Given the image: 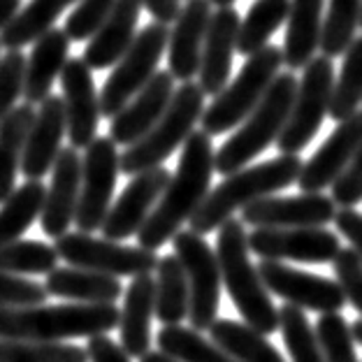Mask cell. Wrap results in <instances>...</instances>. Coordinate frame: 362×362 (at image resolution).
Instances as JSON below:
<instances>
[{
  "label": "cell",
  "instance_id": "obj_7",
  "mask_svg": "<svg viewBox=\"0 0 362 362\" xmlns=\"http://www.w3.org/2000/svg\"><path fill=\"white\" fill-rule=\"evenodd\" d=\"M281 65L284 54L274 45L262 47L260 52L249 56L235 81H230L218 95H214L211 105L202 112L200 121L204 133L209 137H216L240 126L258 107L262 95L272 86V81L279 77Z\"/></svg>",
  "mask_w": 362,
  "mask_h": 362
},
{
  "label": "cell",
  "instance_id": "obj_44",
  "mask_svg": "<svg viewBox=\"0 0 362 362\" xmlns=\"http://www.w3.org/2000/svg\"><path fill=\"white\" fill-rule=\"evenodd\" d=\"M45 284L40 286L30 279L5 274L0 272V307L7 309H19V307H37V304L47 302Z\"/></svg>",
  "mask_w": 362,
  "mask_h": 362
},
{
  "label": "cell",
  "instance_id": "obj_18",
  "mask_svg": "<svg viewBox=\"0 0 362 362\" xmlns=\"http://www.w3.org/2000/svg\"><path fill=\"white\" fill-rule=\"evenodd\" d=\"M362 146V110L351 114L349 119L337 123L330 137L320 144V149L302 163L298 186L302 193H320L332 186L334 179L341 175L353 156Z\"/></svg>",
  "mask_w": 362,
  "mask_h": 362
},
{
  "label": "cell",
  "instance_id": "obj_45",
  "mask_svg": "<svg viewBox=\"0 0 362 362\" xmlns=\"http://www.w3.org/2000/svg\"><path fill=\"white\" fill-rule=\"evenodd\" d=\"M337 284L353 309L362 314V260L353 249H341L332 262Z\"/></svg>",
  "mask_w": 362,
  "mask_h": 362
},
{
  "label": "cell",
  "instance_id": "obj_53",
  "mask_svg": "<svg viewBox=\"0 0 362 362\" xmlns=\"http://www.w3.org/2000/svg\"><path fill=\"white\" fill-rule=\"evenodd\" d=\"M211 5H216V7H233L235 0H209Z\"/></svg>",
  "mask_w": 362,
  "mask_h": 362
},
{
  "label": "cell",
  "instance_id": "obj_23",
  "mask_svg": "<svg viewBox=\"0 0 362 362\" xmlns=\"http://www.w3.org/2000/svg\"><path fill=\"white\" fill-rule=\"evenodd\" d=\"M240 12L235 7H218L211 14L207 37L202 47L200 63V88L204 95H218L228 86L233 56L237 52V33H240Z\"/></svg>",
  "mask_w": 362,
  "mask_h": 362
},
{
  "label": "cell",
  "instance_id": "obj_15",
  "mask_svg": "<svg viewBox=\"0 0 362 362\" xmlns=\"http://www.w3.org/2000/svg\"><path fill=\"white\" fill-rule=\"evenodd\" d=\"M65 135L72 149H86L98 137L100 123V95L95 90L93 72L84 59H70L61 72Z\"/></svg>",
  "mask_w": 362,
  "mask_h": 362
},
{
  "label": "cell",
  "instance_id": "obj_39",
  "mask_svg": "<svg viewBox=\"0 0 362 362\" xmlns=\"http://www.w3.org/2000/svg\"><path fill=\"white\" fill-rule=\"evenodd\" d=\"M0 362H88V353L77 344L0 339Z\"/></svg>",
  "mask_w": 362,
  "mask_h": 362
},
{
  "label": "cell",
  "instance_id": "obj_25",
  "mask_svg": "<svg viewBox=\"0 0 362 362\" xmlns=\"http://www.w3.org/2000/svg\"><path fill=\"white\" fill-rule=\"evenodd\" d=\"M156 309V281L151 274L135 276L123 295V309L119 316L121 349L130 360L144 358L151 351V318Z\"/></svg>",
  "mask_w": 362,
  "mask_h": 362
},
{
  "label": "cell",
  "instance_id": "obj_46",
  "mask_svg": "<svg viewBox=\"0 0 362 362\" xmlns=\"http://www.w3.org/2000/svg\"><path fill=\"white\" fill-rule=\"evenodd\" d=\"M332 202L341 209H356V204L362 202V146L351 158L346 170L334 179Z\"/></svg>",
  "mask_w": 362,
  "mask_h": 362
},
{
  "label": "cell",
  "instance_id": "obj_17",
  "mask_svg": "<svg viewBox=\"0 0 362 362\" xmlns=\"http://www.w3.org/2000/svg\"><path fill=\"white\" fill-rule=\"evenodd\" d=\"M334 207L332 197L323 193L269 195L242 209V223L253 228H323L334 221Z\"/></svg>",
  "mask_w": 362,
  "mask_h": 362
},
{
  "label": "cell",
  "instance_id": "obj_14",
  "mask_svg": "<svg viewBox=\"0 0 362 362\" xmlns=\"http://www.w3.org/2000/svg\"><path fill=\"white\" fill-rule=\"evenodd\" d=\"M256 269L267 293H274L286 304L318 311V314H334L346 307V298L339 284L325 276L309 274V272L288 267L276 260H262Z\"/></svg>",
  "mask_w": 362,
  "mask_h": 362
},
{
  "label": "cell",
  "instance_id": "obj_38",
  "mask_svg": "<svg viewBox=\"0 0 362 362\" xmlns=\"http://www.w3.org/2000/svg\"><path fill=\"white\" fill-rule=\"evenodd\" d=\"M59 267L54 246L35 240H19L0 249V272L5 274H49Z\"/></svg>",
  "mask_w": 362,
  "mask_h": 362
},
{
  "label": "cell",
  "instance_id": "obj_43",
  "mask_svg": "<svg viewBox=\"0 0 362 362\" xmlns=\"http://www.w3.org/2000/svg\"><path fill=\"white\" fill-rule=\"evenodd\" d=\"M23 79H26V56L21 52H5L0 56V123L23 95Z\"/></svg>",
  "mask_w": 362,
  "mask_h": 362
},
{
  "label": "cell",
  "instance_id": "obj_52",
  "mask_svg": "<svg viewBox=\"0 0 362 362\" xmlns=\"http://www.w3.org/2000/svg\"><path fill=\"white\" fill-rule=\"evenodd\" d=\"M351 330H353V339H356V341L360 344V346H362V318H360V320H356V323H353Z\"/></svg>",
  "mask_w": 362,
  "mask_h": 362
},
{
  "label": "cell",
  "instance_id": "obj_16",
  "mask_svg": "<svg viewBox=\"0 0 362 362\" xmlns=\"http://www.w3.org/2000/svg\"><path fill=\"white\" fill-rule=\"evenodd\" d=\"M170 177V172L160 165L130 179L128 186L123 188V193L117 197V202L112 204V209L100 228L105 240L121 242L137 235L146 223L153 207L158 204L160 195L165 193Z\"/></svg>",
  "mask_w": 362,
  "mask_h": 362
},
{
  "label": "cell",
  "instance_id": "obj_6",
  "mask_svg": "<svg viewBox=\"0 0 362 362\" xmlns=\"http://www.w3.org/2000/svg\"><path fill=\"white\" fill-rule=\"evenodd\" d=\"M204 93L200 84L184 81L172 95L165 114L139 142L128 146L119 158V170L123 175L135 177L146 170L160 168L188 137L193 135L195 123L202 119Z\"/></svg>",
  "mask_w": 362,
  "mask_h": 362
},
{
  "label": "cell",
  "instance_id": "obj_40",
  "mask_svg": "<svg viewBox=\"0 0 362 362\" xmlns=\"http://www.w3.org/2000/svg\"><path fill=\"white\" fill-rule=\"evenodd\" d=\"M279 330L284 334L286 349L291 353L293 362H325L320 356L314 327L302 309L293 307V304H284L279 309Z\"/></svg>",
  "mask_w": 362,
  "mask_h": 362
},
{
  "label": "cell",
  "instance_id": "obj_54",
  "mask_svg": "<svg viewBox=\"0 0 362 362\" xmlns=\"http://www.w3.org/2000/svg\"><path fill=\"white\" fill-rule=\"evenodd\" d=\"M360 26H362V16H360Z\"/></svg>",
  "mask_w": 362,
  "mask_h": 362
},
{
  "label": "cell",
  "instance_id": "obj_9",
  "mask_svg": "<svg viewBox=\"0 0 362 362\" xmlns=\"http://www.w3.org/2000/svg\"><path fill=\"white\" fill-rule=\"evenodd\" d=\"M334 65L325 56H316L307 63L304 75L295 90L291 117L276 139L279 151L286 156H298L323 126L332 100Z\"/></svg>",
  "mask_w": 362,
  "mask_h": 362
},
{
  "label": "cell",
  "instance_id": "obj_51",
  "mask_svg": "<svg viewBox=\"0 0 362 362\" xmlns=\"http://www.w3.org/2000/svg\"><path fill=\"white\" fill-rule=\"evenodd\" d=\"M139 362H179V360L165 356L163 351H149L144 358H139Z\"/></svg>",
  "mask_w": 362,
  "mask_h": 362
},
{
  "label": "cell",
  "instance_id": "obj_33",
  "mask_svg": "<svg viewBox=\"0 0 362 362\" xmlns=\"http://www.w3.org/2000/svg\"><path fill=\"white\" fill-rule=\"evenodd\" d=\"M47 186L42 181H26L0 204V249L19 242L26 230L42 214Z\"/></svg>",
  "mask_w": 362,
  "mask_h": 362
},
{
  "label": "cell",
  "instance_id": "obj_8",
  "mask_svg": "<svg viewBox=\"0 0 362 362\" xmlns=\"http://www.w3.org/2000/svg\"><path fill=\"white\" fill-rule=\"evenodd\" d=\"M170 28L153 21L137 33L133 45L114 65L100 90V117L114 119L158 72V63L168 49Z\"/></svg>",
  "mask_w": 362,
  "mask_h": 362
},
{
  "label": "cell",
  "instance_id": "obj_31",
  "mask_svg": "<svg viewBox=\"0 0 362 362\" xmlns=\"http://www.w3.org/2000/svg\"><path fill=\"white\" fill-rule=\"evenodd\" d=\"M156 309L153 316L165 325H181L188 318V279L175 253L158 258L156 265Z\"/></svg>",
  "mask_w": 362,
  "mask_h": 362
},
{
  "label": "cell",
  "instance_id": "obj_35",
  "mask_svg": "<svg viewBox=\"0 0 362 362\" xmlns=\"http://www.w3.org/2000/svg\"><path fill=\"white\" fill-rule=\"evenodd\" d=\"M156 341H158V349L165 356L179 362H237L211 339H204L193 327L165 325L160 327Z\"/></svg>",
  "mask_w": 362,
  "mask_h": 362
},
{
  "label": "cell",
  "instance_id": "obj_5",
  "mask_svg": "<svg viewBox=\"0 0 362 362\" xmlns=\"http://www.w3.org/2000/svg\"><path fill=\"white\" fill-rule=\"evenodd\" d=\"M295 90H298V77L293 72H279L256 110L242 121L240 130L214 153V172L223 177L235 175L265 151L272 142H276L291 117Z\"/></svg>",
  "mask_w": 362,
  "mask_h": 362
},
{
  "label": "cell",
  "instance_id": "obj_47",
  "mask_svg": "<svg viewBox=\"0 0 362 362\" xmlns=\"http://www.w3.org/2000/svg\"><path fill=\"white\" fill-rule=\"evenodd\" d=\"M86 353H88V362H133L128 353L121 349V344L114 341L107 334L90 337Z\"/></svg>",
  "mask_w": 362,
  "mask_h": 362
},
{
  "label": "cell",
  "instance_id": "obj_21",
  "mask_svg": "<svg viewBox=\"0 0 362 362\" xmlns=\"http://www.w3.org/2000/svg\"><path fill=\"white\" fill-rule=\"evenodd\" d=\"M52 170L54 175L45 195L40 223H42L45 235L59 240L75 223L81 186V156L72 146H65Z\"/></svg>",
  "mask_w": 362,
  "mask_h": 362
},
{
  "label": "cell",
  "instance_id": "obj_27",
  "mask_svg": "<svg viewBox=\"0 0 362 362\" xmlns=\"http://www.w3.org/2000/svg\"><path fill=\"white\" fill-rule=\"evenodd\" d=\"M323 5L325 0H291L286 40L281 47L284 63L291 70L307 68V63L316 59L320 30H323Z\"/></svg>",
  "mask_w": 362,
  "mask_h": 362
},
{
  "label": "cell",
  "instance_id": "obj_28",
  "mask_svg": "<svg viewBox=\"0 0 362 362\" xmlns=\"http://www.w3.org/2000/svg\"><path fill=\"white\" fill-rule=\"evenodd\" d=\"M47 295L79 304H114L123 295V286L117 276L100 274L81 267H56L47 274Z\"/></svg>",
  "mask_w": 362,
  "mask_h": 362
},
{
  "label": "cell",
  "instance_id": "obj_30",
  "mask_svg": "<svg viewBox=\"0 0 362 362\" xmlns=\"http://www.w3.org/2000/svg\"><path fill=\"white\" fill-rule=\"evenodd\" d=\"M33 121H35V110H33V105L23 103L14 107L0 123V204L14 193L16 175L21 170L23 146H26Z\"/></svg>",
  "mask_w": 362,
  "mask_h": 362
},
{
  "label": "cell",
  "instance_id": "obj_26",
  "mask_svg": "<svg viewBox=\"0 0 362 362\" xmlns=\"http://www.w3.org/2000/svg\"><path fill=\"white\" fill-rule=\"evenodd\" d=\"M70 37L65 30L52 28L37 40L30 56L26 59V79H23V100L28 105H40L52 95L56 77H61L65 63L70 59Z\"/></svg>",
  "mask_w": 362,
  "mask_h": 362
},
{
  "label": "cell",
  "instance_id": "obj_19",
  "mask_svg": "<svg viewBox=\"0 0 362 362\" xmlns=\"http://www.w3.org/2000/svg\"><path fill=\"white\" fill-rule=\"evenodd\" d=\"M175 77L168 70H158L139 93L117 114L110 126V139L114 144L133 146L158 123L175 95Z\"/></svg>",
  "mask_w": 362,
  "mask_h": 362
},
{
  "label": "cell",
  "instance_id": "obj_2",
  "mask_svg": "<svg viewBox=\"0 0 362 362\" xmlns=\"http://www.w3.org/2000/svg\"><path fill=\"white\" fill-rule=\"evenodd\" d=\"M117 304H37V307H0V339L65 341L79 337L107 334L119 327Z\"/></svg>",
  "mask_w": 362,
  "mask_h": 362
},
{
  "label": "cell",
  "instance_id": "obj_22",
  "mask_svg": "<svg viewBox=\"0 0 362 362\" xmlns=\"http://www.w3.org/2000/svg\"><path fill=\"white\" fill-rule=\"evenodd\" d=\"M65 137V110L63 98L47 95L35 112V121L28 130L26 146L21 156V175L28 181H42V177L54 168L63 149Z\"/></svg>",
  "mask_w": 362,
  "mask_h": 362
},
{
  "label": "cell",
  "instance_id": "obj_10",
  "mask_svg": "<svg viewBox=\"0 0 362 362\" xmlns=\"http://www.w3.org/2000/svg\"><path fill=\"white\" fill-rule=\"evenodd\" d=\"M172 249L188 279V323L193 330H209L221 304V267L216 251L202 235L179 230L172 237Z\"/></svg>",
  "mask_w": 362,
  "mask_h": 362
},
{
  "label": "cell",
  "instance_id": "obj_49",
  "mask_svg": "<svg viewBox=\"0 0 362 362\" xmlns=\"http://www.w3.org/2000/svg\"><path fill=\"white\" fill-rule=\"evenodd\" d=\"M142 7L149 10V14L153 16L158 23H175L177 14L181 10V3L179 0H142Z\"/></svg>",
  "mask_w": 362,
  "mask_h": 362
},
{
  "label": "cell",
  "instance_id": "obj_50",
  "mask_svg": "<svg viewBox=\"0 0 362 362\" xmlns=\"http://www.w3.org/2000/svg\"><path fill=\"white\" fill-rule=\"evenodd\" d=\"M21 10V0H0V30L10 23Z\"/></svg>",
  "mask_w": 362,
  "mask_h": 362
},
{
  "label": "cell",
  "instance_id": "obj_37",
  "mask_svg": "<svg viewBox=\"0 0 362 362\" xmlns=\"http://www.w3.org/2000/svg\"><path fill=\"white\" fill-rule=\"evenodd\" d=\"M362 103V37H356L344 54L339 77L334 79L327 114L339 123L358 112Z\"/></svg>",
  "mask_w": 362,
  "mask_h": 362
},
{
  "label": "cell",
  "instance_id": "obj_4",
  "mask_svg": "<svg viewBox=\"0 0 362 362\" xmlns=\"http://www.w3.org/2000/svg\"><path fill=\"white\" fill-rule=\"evenodd\" d=\"M216 258L221 267V281L240 311L242 323H246L260 334H272L279 330V309L272 302L267 288L262 286L258 269L251 265L246 230L240 218H228L218 228Z\"/></svg>",
  "mask_w": 362,
  "mask_h": 362
},
{
  "label": "cell",
  "instance_id": "obj_48",
  "mask_svg": "<svg viewBox=\"0 0 362 362\" xmlns=\"http://www.w3.org/2000/svg\"><path fill=\"white\" fill-rule=\"evenodd\" d=\"M334 226L351 242V249L362 260V214L356 209H339L334 214Z\"/></svg>",
  "mask_w": 362,
  "mask_h": 362
},
{
  "label": "cell",
  "instance_id": "obj_42",
  "mask_svg": "<svg viewBox=\"0 0 362 362\" xmlns=\"http://www.w3.org/2000/svg\"><path fill=\"white\" fill-rule=\"evenodd\" d=\"M114 5H117V0H79L68 16V21H65V35L75 40V42L90 40L93 33L103 26V21L110 16Z\"/></svg>",
  "mask_w": 362,
  "mask_h": 362
},
{
  "label": "cell",
  "instance_id": "obj_12",
  "mask_svg": "<svg viewBox=\"0 0 362 362\" xmlns=\"http://www.w3.org/2000/svg\"><path fill=\"white\" fill-rule=\"evenodd\" d=\"M119 158L121 153L110 137H95L86 146V153L81 158V186L75 214V226L79 233L93 235L95 230L103 228L112 209V195L121 172Z\"/></svg>",
  "mask_w": 362,
  "mask_h": 362
},
{
  "label": "cell",
  "instance_id": "obj_32",
  "mask_svg": "<svg viewBox=\"0 0 362 362\" xmlns=\"http://www.w3.org/2000/svg\"><path fill=\"white\" fill-rule=\"evenodd\" d=\"M209 339L237 362H286L281 353L265 339V334L233 318L214 320Z\"/></svg>",
  "mask_w": 362,
  "mask_h": 362
},
{
  "label": "cell",
  "instance_id": "obj_36",
  "mask_svg": "<svg viewBox=\"0 0 362 362\" xmlns=\"http://www.w3.org/2000/svg\"><path fill=\"white\" fill-rule=\"evenodd\" d=\"M362 16V0H330L327 14L320 30V52L325 59L344 56L351 42L356 40V30Z\"/></svg>",
  "mask_w": 362,
  "mask_h": 362
},
{
  "label": "cell",
  "instance_id": "obj_11",
  "mask_svg": "<svg viewBox=\"0 0 362 362\" xmlns=\"http://www.w3.org/2000/svg\"><path fill=\"white\" fill-rule=\"evenodd\" d=\"M56 253L70 267L100 272L110 276H142L151 274L158 265V253L142 246H126L112 240H98L86 233H65L56 240Z\"/></svg>",
  "mask_w": 362,
  "mask_h": 362
},
{
  "label": "cell",
  "instance_id": "obj_3",
  "mask_svg": "<svg viewBox=\"0 0 362 362\" xmlns=\"http://www.w3.org/2000/svg\"><path fill=\"white\" fill-rule=\"evenodd\" d=\"M300 172H302L300 156H286V153L260 163V165H251L235 172V175L221 181L214 191H209V195L200 204V209L188 221V226L197 235L202 237L209 235L223 226L228 218H233L235 211L298 184Z\"/></svg>",
  "mask_w": 362,
  "mask_h": 362
},
{
  "label": "cell",
  "instance_id": "obj_41",
  "mask_svg": "<svg viewBox=\"0 0 362 362\" xmlns=\"http://www.w3.org/2000/svg\"><path fill=\"white\" fill-rule=\"evenodd\" d=\"M316 341L320 356L325 362H360L356 353L353 330L339 311L334 314H320L316 320Z\"/></svg>",
  "mask_w": 362,
  "mask_h": 362
},
{
  "label": "cell",
  "instance_id": "obj_13",
  "mask_svg": "<svg viewBox=\"0 0 362 362\" xmlns=\"http://www.w3.org/2000/svg\"><path fill=\"white\" fill-rule=\"evenodd\" d=\"M249 251L260 260H295L323 265L341 251L339 237L325 228H256L246 235Z\"/></svg>",
  "mask_w": 362,
  "mask_h": 362
},
{
  "label": "cell",
  "instance_id": "obj_29",
  "mask_svg": "<svg viewBox=\"0 0 362 362\" xmlns=\"http://www.w3.org/2000/svg\"><path fill=\"white\" fill-rule=\"evenodd\" d=\"M75 3H79V0H30L0 30V47H5L7 52H21V47L37 42L45 33L54 28L59 16Z\"/></svg>",
  "mask_w": 362,
  "mask_h": 362
},
{
  "label": "cell",
  "instance_id": "obj_34",
  "mask_svg": "<svg viewBox=\"0 0 362 362\" xmlns=\"http://www.w3.org/2000/svg\"><path fill=\"white\" fill-rule=\"evenodd\" d=\"M291 12V0H256L240 23L237 33V54L253 56L267 47L269 37L284 26Z\"/></svg>",
  "mask_w": 362,
  "mask_h": 362
},
{
  "label": "cell",
  "instance_id": "obj_20",
  "mask_svg": "<svg viewBox=\"0 0 362 362\" xmlns=\"http://www.w3.org/2000/svg\"><path fill=\"white\" fill-rule=\"evenodd\" d=\"M209 0H186L168 40V72L179 81H193L200 72L202 47L211 21Z\"/></svg>",
  "mask_w": 362,
  "mask_h": 362
},
{
  "label": "cell",
  "instance_id": "obj_24",
  "mask_svg": "<svg viewBox=\"0 0 362 362\" xmlns=\"http://www.w3.org/2000/svg\"><path fill=\"white\" fill-rule=\"evenodd\" d=\"M142 10V0H117L114 10L84 49V63L90 70H107L119 63L137 35L135 30Z\"/></svg>",
  "mask_w": 362,
  "mask_h": 362
},
{
  "label": "cell",
  "instance_id": "obj_1",
  "mask_svg": "<svg viewBox=\"0 0 362 362\" xmlns=\"http://www.w3.org/2000/svg\"><path fill=\"white\" fill-rule=\"evenodd\" d=\"M214 153L216 151L211 146V137L204 130H193V135L184 142L177 172L170 177L165 193L160 195L158 204L137 233V242L142 249L156 251L165 246L181 226L200 209L204 197L209 195Z\"/></svg>",
  "mask_w": 362,
  "mask_h": 362
}]
</instances>
